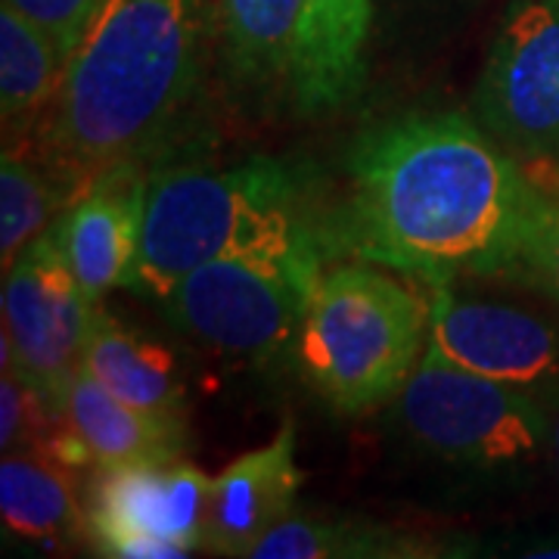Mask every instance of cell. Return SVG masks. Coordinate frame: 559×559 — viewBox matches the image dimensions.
<instances>
[{
    "mask_svg": "<svg viewBox=\"0 0 559 559\" xmlns=\"http://www.w3.org/2000/svg\"><path fill=\"white\" fill-rule=\"evenodd\" d=\"M522 197V165L469 112H404L352 143L326 237L333 255L439 283L498 252Z\"/></svg>",
    "mask_w": 559,
    "mask_h": 559,
    "instance_id": "obj_1",
    "label": "cell"
},
{
    "mask_svg": "<svg viewBox=\"0 0 559 559\" xmlns=\"http://www.w3.org/2000/svg\"><path fill=\"white\" fill-rule=\"evenodd\" d=\"M218 0H103L35 131L40 162L79 200L121 162L156 168L200 109Z\"/></svg>",
    "mask_w": 559,
    "mask_h": 559,
    "instance_id": "obj_2",
    "label": "cell"
},
{
    "mask_svg": "<svg viewBox=\"0 0 559 559\" xmlns=\"http://www.w3.org/2000/svg\"><path fill=\"white\" fill-rule=\"evenodd\" d=\"M326 215L318 178L293 159L162 162L150 175L140 249L124 289L162 301L205 261L326 237Z\"/></svg>",
    "mask_w": 559,
    "mask_h": 559,
    "instance_id": "obj_3",
    "label": "cell"
},
{
    "mask_svg": "<svg viewBox=\"0 0 559 559\" xmlns=\"http://www.w3.org/2000/svg\"><path fill=\"white\" fill-rule=\"evenodd\" d=\"M426 342V296L392 267L352 259L320 271L293 355L333 414L364 417L399 399Z\"/></svg>",
    "mask_w": 559,
    "mask_h": 559,
    "instance_id": "obj_4",
    "label": "cell"
},
{
    "mask_svg": "<svg viewBox=\"0 0 559 559\" xmlns=\"http://www.w3.org/2000/svg\"><path fill=\"white\" fill-rule=\"evenodd\" d=\"M330 259L326 237L221 255L178 280L159 308L178 333L221 355L280 358L296 352L301 318Z\"/></svg>",
    "mask_w": 559,
    "mask_h": 559,
    "instance_id": "obj_5",
    "label": "cell"
},
{
    "mask_svg": "<svg viewBox=\"0 0 559 559\" xmlns=\"http://www.w3.org/2000/svg\"><path fill=\"white\" fill-rule=\"evenodd\" d=\"M395 404L404 432L454 466L510 473L550 451V414L538 392L463 370L429 345Z\"/></svg>",
    "mask_w": 559,
    "mask_h": 559,
    "instance_id": "obj_6",
    "label": "cell"
},
{
    "mask_svg": "<svg viewBox=\"0 0 559 559\" xmlns=\"http://www.w3.org/2000/svg\"><path fill=\"white\" fill-rule=\"evenodd\" d=\"M97 311L100 305L84 296L66 261L57 221L3 271V373H16L57 419L66 414Z\"/></svg>",
    "mask_w": 559,
    "mask_h": 559,
    "instance_id": "obj_7",
    "label": "cell"
},
{
    "mask_svg": "<svg viewBox=\"0 0 559 559\" xmlns=\"http://www.w3.org/2000/svg\"><path fill=\"white\" fill-rule=\"evenodd\" d=\"M469 116L516 162L559 159V0H510Z\"/></svg>",
    "mask_w": 559,
    "mask_h": 559,
    "instance_id": "obj_8",
    "label": "cell"
},
{
    "mask_svg": "<svg viewBox=\"0 0 559 559\" xmlns=\"http://www.w3.org/2000/svg\"><path fill=\"white\" fill-rule=\"evenodd\" d=\"M429 348L488 380L528 392L559 385V326L507 301L469 299L454 280L429 283Z\"/></svg>",
    "mask_w": 559,
    "mask_h": 559,
    "instance_id": "obj_9",
    "label": "cell"
},
{
    "mask_svg": "<svg viewBox=\"0 0 559 559\" xmlns=\"http://www.w3.org/2000/svg\"><path fill=\"white\" fill-rule=\"evenodd\" d=\"M153 168L121 162L84 187L60 218V242L84 296L100 305L106 293L124 289L134 267Z\"/></svg>",
    "mask_w": 559,
    "mask_h": 559,
    "instance_id": "obj_10",
    "label": "cell"
},
{
    "mask_svg": "<svg viewBox=\"0 0 559 559\" xmlns=\"http://www.w3.org/2000/svg\"><path fill=\"white\" fill-rule=\"evenodd\" d=\"M301 479L296 426L283 419L274 439L227 463L212 479L202 547L215 557H249L271 528L296 513Z\"/></svg>",
    "mask_w": 559,
    "mask_h": 559,
    "instance_id": "obj_11",
    "label": "cell"
},
{
    "mask_svg": "<svg viewBox=\"0 0 559 559\" xmlns=\"http://www.w3.org/2000/svg\"><path fill=\"white\" fill-rule=\"evenodd\" d=\"M373 0H301L293 106L305 119L333 116L358 100L370 69Z\"/></svg>",
    "mask_w": 559,
    "mask_h": 559,
    "instance_id": "obj_12",
    "label": "cell"
},
{
    "mask_svg": "<svg viewBox=\"0 0 559 559\" xmlns=\"http://www.w3.org/2000/svg\"><path fill=\"white\" fill-rule=\"evenodd\" d=\"M212 479L190 460H165L100 473L91 503V538L103 532H153L187 550L202 547Z\"/></svg>",
    "mask_w": 559,
    "mask_h": 559,
    "instance_id": "obj_13",
    "label": "cell"
},
{
    "mask_svg": "<svg viewBox=\"0 0 559 559\" xmlns=\"http://www.w3.org/2000/svg\"><path fill=\"white\" fill-rule=\"evenodd\" d=\"M301 0H218V62L230 94L267 112L293 100Z\"/></svg>",
    "mask_w": 559,
    "mask_h": 559,
    "instance_id": "obj_14",
    "label": "cell"
},
{
    "mask_svg": "<svg viewBox=\"0 0 559 559\" xmlns=\"http://www.w3.org/2000/svg\"><path fill=\"white\" fill-rule=\"evenodd\" d=\"M81 370L143 414L183 423L187 389L171 352L162 342L124 326L103 308L84 342Z\"/></svg>",
    "mask_w": 559,
    "mask_h": 559,
    "instance_id": "obj_15",
    "label": "cell"
},
{
    "mask_svg": "<svg viewBox=\"0 0 559 559\" xmlns=\"http://www.w3.org/2000/svg\"><path fill=\"white\" fill-rule=\"evenodd\" d=\"M62 419L87 441L97 469H121L143 463H165L180 457L187 426L143 414L106 392L91 373L79 370L69 385Z\"/></svg>",
    "mask_w": 559,
    "mask_h": 559,
    "instance_id": "obj_16",
    "label": "cell"
},
{
    "mask_svg": "<svg viewBox=\"0 0 559 559\" xmlns=\"http://www.w3.org/2000/svg\"><path fill=\"white\" fill-rule=\"evenodd\" d=\"M75 473L44 454L7 451L0 463V516L7 538L32 547H62L91 535Z\"/></svg>",
    "mask_w": 559,
    "mask_h": 559,
    "instance_id": "obj_17",
    "label": "cell"
},
{
    "mask_svg": "<svg viewBox=\"0 0 559 559\" xmlns=\"http://www.w3.org/2000/svg\"><path fill=\"white\" fill-rule=\"evenodd\" d=\"M520 165L525 175L520 215L476 277L520 283L559 305V159Z\"/></svg>",
    "mask_w": 559,
    "mask_h": 559,
    "instance_id": "obj_18",
    "label": "cell"
},
{
    "mask_svg": "<svg viewBox=\"0 0 559 559\" xmlns=\"http://www.w3.org/2000/svg\"><path fill=\"white\" fill-rule=\"evenodd\" d=\"M66 62L44 28L0 3V121L7 138H35L60 94Z\"/></svg>",
    "mask_w": 559,
    "mask_h": 559,
    "instance_id": "obj_19",
    "label": "cell"
},
{
    "mask_svg": "<svg viewBox=\"0 0 559 559\" xmlns=\"http://www.w3.org/2000/svg\"><path fill=\"white\" fill-rule=\"evenodd\" d=\"M441 554L432 540L392 525L318 520L293 513L252 547V559H419Z\"/></svg>",
    "mask_w": 559,
    "mask_h": 559,
    "instance_id": "obj_20",
    "label": "cell"
},
{
    "mask_svg": "<svg viewBox=\"0 0 559 559\" xmlns=\"http://www.w3.org/2000/svg\"><path fill=\"white\" fill-rule=\"evenodd\" d=\"M75 202L72 190L47 165L25 159L7 146L0 159V259L3 271L53 227V221Z\"/></svg>",
    "mask_w": 559,
    "mask_h": 559,
    "instance_id": "obj_21",
    "label": "cell"
},
{
    "mask_svg": "<svg viewBox=\"0 0 559 559\" xmlns=\"http://www.w3.org/2000/svg\"><path fill=\"white\" fill-rule=\"evenodd\" d=\"M57 419L44 401L16 377V373H3L0 380V448L7 451H20L25 444H38L44 436L53 429Z\"/></svg>",
    "mask_w": 559,
    "mask_h": 559,
    "instance_id": "obj_22",
    "label": "cell"
},
{
    "mask_svg": "<svg viewBox=\"0 0 559 559\" xmlns=\"http://www.w3.org/2000/svg\"><path fill=\"white\" fill-rule=\"evenodd\" d=\"M3 3H10L25 20L44 28L60 47L66 60L75 53L87 25L94 22L97 10L103 7V0H3Z\"/></svg>",
    "mask_w": 559,
    "mask_h": 559,
    "instance_id": "obj_23",
    "label": "cell"
},
{
    "mask_svg": "<svg viewBox=\"0 0 559 559\" xmlns=\"http://www.w3.org/2000/svg\"><path fill=\"white\" fill-rule=\"evenodd\" d=\"M91 540L97 544V554L116 559H180L193 554L178 540L153 532H103Z\"/></svg>",
    "mask_w": 559,
    "mask_h": 559,
    "instance_id": "obj_24",
    "label": "cell"
},
{
    "mask_svg": "<svg viewBox=\"0 0 559 559\" xmlns=\"http://www.w3.org/2000/svg\"><path fill=\"white\" fill-rule=\"evenodd\" d=\"M540 399H544V404H547V414H550V454H554V463H557V473H559V385L547 389Z\"/></svg>",
    "mask_w": 559,
    "mask_h": 559,
    "instance_id": "obj_25",
    "label": "cell"
}]
</instances>
